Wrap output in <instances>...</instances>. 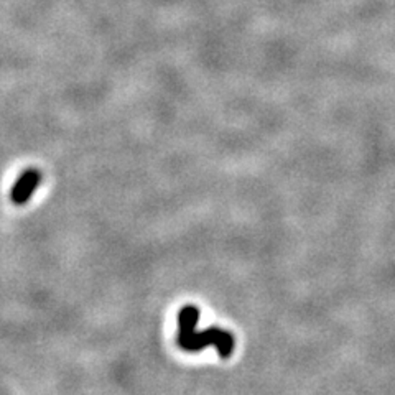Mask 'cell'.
Masks as SVG:
<instances>
[{"instance_id":"obj_2","label":"cell","mask_w":395,"mask_h":395,"mask_svg":"<svg viewBox=\"0 0 395 395\" xmlns=\"http://www.w3.org/2000/svg\"><path fill=\"white\" fill-rule=\"evenodd\" d=\"M38 181H40V174L36 173V172H28L27 174H23L22 177V180L19 181V185L15 186V190H14V193H12V196H14V199L16 203H23V201H27L28 196L32 194V191L35 190V186L38 185Z\"/></svg>"},{"instance_id":"obj_1","label":"cell","mask_w":395,"mask_h":395,"mask_svg":"<svg viewBox=\"0 0 395 395\" xmlns=\"http://www.w3.org/2000/svg\"><path fill=\"white\" fill-rule=\"evenodd\" d=\"M199 321V310L196 306L188 305L178 313V346L185 351H201L207 346H216L223 359L231 356L234 349V338L231 332L221 328H206L198 332L196 324Z\"/></svg>"}]
</instances>
